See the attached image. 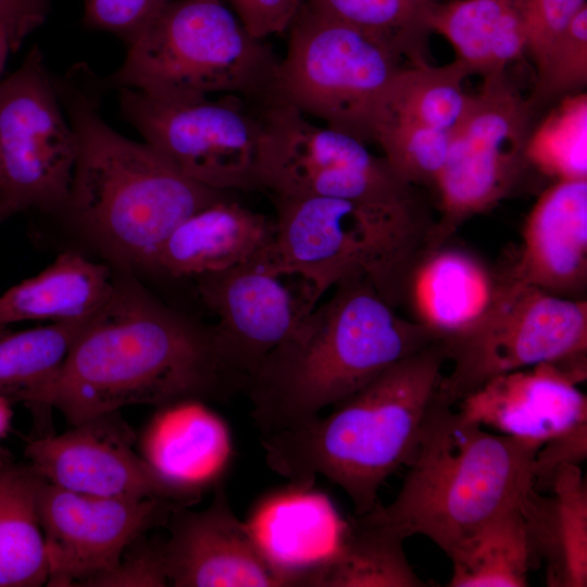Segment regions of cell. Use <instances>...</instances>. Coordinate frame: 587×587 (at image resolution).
<instances>
[{"label": "cell", "instance_id": "d4e9b609", "mask_svg": "<svg viewBox=\"0 0 587 587\" xmlns=\"http://www.w3.org/2000/svg\"><path fill=\"white\" fill-rule=\"evenodd\" d=\"M427 21L446 37L457 60L483 79L507 74L523 57L527 41L516 0H449L433 3Z\"/></svg>", "mask_w": 587, "mask_h": 587}, {"label": "cell", "instance_id": "44dd1931", "mask_svg": "<svg viewBox=\"0 0 587 587\" xmlns=\"http://www.w3.org/2000/svg\"><path fill=\"white\" fill-rule=\"evenodd\" d=\"M313 487L290 482L264 497L246 521L287 586H301L308 573L335 553L347 524L330 499Z\"/></svg>", "mask_w": 587, "mask_h": 587}, {"label": "cell", "instance_id": "f35d334b", "mask_svg": "<svg viewBox=\"0 0 587 587\" xmlns=\"http://www.w3.org/2000/svg\"><path fill=\"white\" fill-rule=\"evenodd\" d=\"M587 458V421L545 441L533 461L534 489L549 491L553 478L563 465H579Z\"/></svg>", "mask_w": 587, "mask_h": 587}, {"label": "cell", "instance_id": "7c38bea8", "mask_svg": "<svg viewBox=\"0 0 587 587\" xmlns=\"http://www.w3.org/2000/svg\"><path fill=\"white\" fill-rule=\"evenodd\" d=\"M118 101L128 123L187 177L213 189H258L255 164L261 116L236 95L218 99L163 102L121 88Z\"/></svg>", "mask_w": 587, "mask_h": 587}, {"label": "cell", "instance_id": "836d02e7", "mask_svg": "<svg viewBox=\"0 0 587 587\" xmlns=\"http://www.w3.org/2000/svg\"><path fill=\"white\" fill-rule=\"evenodd\" d=\"M451 133L416 123L384 121L375 125L372 142L407 182L416 187L437 188L447 161Z\"/></svg>", "mask_w": 587, "mask_h": 587}, {"label": "cell", "instance_id": "8d00e7d4", "mask_svg": "<svg viewBox=\"0 0 587 587\" xmlns=\"http://www.w3.org/2000/svg\"><path fill=\"white\" fill-rule=\"evenodd\" d=\"M173 0H84L83 22L117 36L127 46Z\"/></svg>", "mask_w": 587, "mask_h": 587}, {"label": "cell", "instance_id": "30bf717a", "mask_svg": "<svg viewBox=\"0 0 587 587\" xmlns=\"http://www.w3.org/2000/svg\"><path fill=\"white\" fill-rule=\"evenodd\" d=\"M440 342L453 367L437 395L455 405L496 376L587 358V301L552 296L507 270L483 315Z\"/></svg>", "mask_w": 587, "mask_h": 587}, {"label": "cell", "instance_id": "5b68a950", "mask_svg": "<svg viewBox=\"0 0 587 587\" xmlns=\"http://www.w3.org/2000/svg\"><path fill=\"white\" fill-rule=\"evenodd\" d=\"M437 395L396 498L367 514L404 540L422 535L449 557L498 513L534 489L541 446L487 432Z\"/></svg>", "mask_w": 587, "mask_h": 587}, {"label": "cell", "instance_id": "e0dca14e", "mask_svg": "<svg viewBox=\"0 0 587 587\" xmlns=\"http://www.w3.org/2000/svg\"><path fill=\"white\" fill-rule=\"evenodd\" d=\"M163 540L168 586L287 587L246 522L230 508L224 483L214 487L209 507L173 510Z\"/></svg>", "mask_w": 587, "mask_h": 587}, {"label": "cell", "instance_id": "d6a6232c", "mask_svg": "<svg viewBox=\"0 0 587 587\" xmlns=\"http://www.w3.org/2000/svg\"><path fill=\"white\" fill-rule=\"evenodd\" d=\"M532 168L558 180L587 178V95L576 92L559 102L533 128L526 147Z\"/></svg>", "mask_w": 587, "mask_h": 587}, {"label": "cell", "instance_id": "7bdbcfd3", "mask_svg": "<svg viewBox=\"0 0 587 587\" xmlns=\"http://www.w3.org/2000/svg\"><path fill=\"white\" fill-rule=\"evenodd\" d=\"M12 416L11 400L0 395V438L9 432Z\"/></svg>", "mask_w": 587, "mask_h": 587}, {"label": "cell", "instance_id": "8992f818", "mask_svg": "<svg viewBox=\"0 0 587 587\" xmlns=\"http://www.w3.org/2000/svg\"><path fill=\"white\" fill-rule=\"evenodd\" d=\"M127 47L103 84L163 102L223 93L263 104L280 60L221 0H173Z\"/></svg>", "mask_w": 587, "mask_h": 587}, {"label": "cell", "instance_id": "ab89813d", "mask_svg": "<svg viewBox=\"0 0 587 587\" xmlns=\"http://www.w3.org/2000/svg\"><path fill=\"white\" fill-rule=\"evenodd\" d=\"M243 27L254 37L286 30L304 0H229Z\"/></svg>", "mask_w": 587, "mask_h": 587}, {"label": "cell", "instance_id": "1f68e13d", "mask_svg": "<svg viewBox=\"0 0 587 587\" xmlns=\"http://www.w3.org/2000/svg\"><path fill=\"white\" fill-rule=\"evenodd\" d=\"M303 4L316 15L379 39L409 66L429 64L430 4L423 0H304Z\"/></svg>", "mask_w": 587, "mask_h": 587}, {"label": "cell", "instance_id": "f6af8a7d", "mask_svg": "<svg viewBox=\"0 0 587 587\" xmlns=\"http://www.w3.org/2000/svg\"><path fill=\"white\" fill-rule=\"evenodd\" d=\"M1 192H2V171H1V163H0V201H1ZM1 204H2V202H1Z\"/></svg>", "mask_w": 587, "mask_h": 587}, {"label": "cell", "instance_id": "83f0119b", "mask_svg": "<svg viewBox=\"0 0 587 587\" xmlns=\"http://www.w3.org/2000/svg\"><path fill=\"white\" fill-rule=\"evenodd\" d=\"M522 504L498 513L455 547L448 557L452 575L447 586L528 585V572L536 566Z\"/></svg>", "mask_w": 587, "mask_h": 587}, {"label": "cell", "instance_id": "d590c367", "mask_svg": "<svg viewBox=\"0 0 587 587\" xmlns=\"http://www.w3.org/2000/svg\"><path fill=\"white\" fill-rule=\"evenodd\" d=\"M525 32L526 52L536 64L542 63L586 0H516Z\"/></svg>", "mask_w": 587, "mask_h": 587}, {"label": "cell", "instance_id": "ba28073f", "mask_svg": "<svg viewBox=\"0 0 587 587\" xmlns=\"http://www.w3.org/2000/svg\"><path fill=\"white\" fill-rule=\"evenodd\" d=\"M259 109V190L272 197L340 198L416 220L429 216L417 187L365 142L319 126L286 103L271 100Z\"/></svg>", "mask_w": 587, "mask_h": 587}, {"label": "cell", "instance_id": "60d3db41", "mask_svg": "<svg viewBox=\"0 0 587 587\" xmlns=\"http://www.w3.org/2000/svg\"><path fill=\"white\" fill-rule=\"evenodd\" d=\"M48 4L37 5L0 20V75L10 53L46 20Z\"/></svg>", "mask_w": 587, "mask_h": 587}, {"label": "cell", "instance_id": "2e32d148", "mask_svg": "<svg viewBox=\"0 0 587 587\" xmlns=\"http://www.w3.org/2000/svg\"><path fill=\"white\" fill-rule=\"evenodd\" d=\"M116 411L86 420L61 435L29 441L25 455L45 480L76 492L121 499L157 498L188 507L197 501L158 474L133 448Z\"/></svg>", "mask_w": 587, "mask_h": 587}, {"label": "cell", "instance_id": "7402d4cb", "mask_svg": "<svg viewBox=\"0 0 587 587\" xmlns=\"http://www.w3.org/2000/svg\"><path fill=\"white\" fill-rule=\"evenodd\" d=\"M275 221L230 197L182 221L161 246L152 267L173 277H198L249 260L274 240Z\"/></svg>", "mask_w": 587, "mask_h": 587}, {"label": "cell", "instance_id": "5bb4252c", "mask_svg": "<svg viewBox=\"0 0 587 587\" xmlns=\"http://www.w3.org/2000/svg\"><path fill=\"white\" fill-rule=\"evenodd\" d=\"M271 246L196 277L202 300L217 317L213 327L221 355L246 382L272 350L299 332L321 299L308 278L277 264Z\"/></svg>", "mask_w": 587, "mask_h": 587}, {"label": "cell", "instance_id": "9c48e42d", "mask_svg": "<svg viewBox=\"0 0 587 587\" xmlns=\"http://www.w3.org/2000/svg\"><path fill=\"white\" fill-rule=\"evenodd\" d=\"M271 100L289 104L325 126L372 142L375 115L404 60L386 43L303 3L287 28Z\"/></svg>", "mask_w": 587, "mask_h": 587}, {"label": "cell", "instance_id": "ac0fdd59", "mask_svg": "<svg viewBox=\"0 0 587 587\" xmlns=\"http://www.w3.org/2000/svg\"><path fill=\"white\" fill-rule=\"evenodd\" d=\"M577 377L553 363L496 376L457 403L483 427L542 445L587 421V398Z\"/></svg>", "mask_w": 587, "mask_h": 587}, {"label": "cell", "instance_id": "52a82bcc", "mask_svg": "<svg viewBox=\"0 0 587 587\" xmlns=\"http://www.w3.org/2000/svg\"><path fill=\"white\" fill-rule=\"evenodd\" d=\"M272 199L271 250L279 266L308 278L321 297L339 280L364 274L391 307L403 304L432 224L340 198Z\"/></svg>", "mask_w": 587, "mask_h": 587}, {"label": "cell", "instance_id": "4dcf8cb0", "mask_svg": "<svg viewBox=\"0 0 587 587\" xmlns=\"http://www.w3.org/2000/svg\"><path fill=\"white\" fill-rule=\"evenodd\" d=\"M88 319L25 330L0 328V395L32 410L57 376Z\"/></svg>", "mask_w": 587, "mask_h": 587}, {"label": "cell", "instance_id": "bcb514c9", "mask_svg": "<svg viewBox=\"0 0 587 587\" xmlns=\"http://www.w3.org/2000/svg\"><path fill=\"white\" fill-rule=\"evenodd\" d=\"M423 1H425V2L432 4V3H439V2H442L444 0H423Z\"/></svg>", "mask_w": 587, "mask_h": 587}, {"label": "cell", "instance_id": "7a4b0ae2", "mask_svg": "<svg viewBox=\"0 0 587 587\" xmlns=\"http://www.w3.org/2000/svg\"><path fill=\"white\" fill-rule=\"evenodd\" d=\"M334 288L299 332L247 377L245 391L261 435L319 415L440 339L400 316L364 274L346 277Z\"/></svg>", "mask_w": 587, "mask_h": 587}, {"label": "cell", "instance_id": "f546056e", "mask_svg": "<svg viewBox=\"0 0 587 587\" xmlns=\"http://www.w3.org/2000/svg\"><path fill=\"white\" fill-rule=\"evenodd\" d=\"M469 70L459 60L441 65L404 66L378 105L373 123L400 121L453 133L463 120L471 95L463 89Z\"/></svg>", "mask_w": 587, "mask_h": 587}, {"label": "cell", "instance_id": "484cf974", "mask_svg": "<svg viewBox=\"0 0 587 587\" xmlns=\"http://www.w3.org/2000/svg\"><path fill=\"white\" fill-rule=\"evenodd\" d=\"M114 288L108 266L62 252L39 274L0 295V328L24 321L88 319Z\"/></svg>", "mask_w": 587, "mask_h": 587}, {"label": "cell", "instance_id": "603a6c76", "mask_svg": "<svg viewBox=\"0 0 587 587\" xmlns=\"http://www.w3.org/2000/svg\"><path fill=\"white\" fill-rule=\"evenodd\" d=\"M499 274L460 248L442 245L425 252L411 270L404 300L413 321L441 338L474 324L489 307Z\"/></svg>", "mask_w": 587, "mask_h": 587}, {"label": "cell", "instance_id": "277c9868", "mask_svg": "<svg viewBox=\"0 0 587 587\" xmlns=\"http://www.w3.org/2000/svg\"><path fill=\"white\" fill-rule=\"evenodd\" d=\"M446 355L440 339L384 371L328 415L261 435L267 465L291 483L322 475L373 511L382 485L408 465L436 403Z\"/></svg>", "mask_w": 587, "mask_h": 587}, {"label": "cell", "instance_id": "8fae6325", "mask_svg": "<svg viewBox=\"0 0 587 587\" xmlns=\"http://www.w3.org/2000/svg\"><path fill=\"white\" fill-rule=\"evenodd\" d=\"M483 80L451 134L436 188L439 215L425 252L447 243L464 222L509 197L532 167L526 147L535 113L507 74Z\"/></svg>", "mask_w": 587, "mask_h": 587}, {"label": "cell", "instance_id": "b9f144b4", "mask_svg": "<svg viewBox=\"0 0 587 587\" xmlns=\"http://www.w3.org/2000/svg\"><path fill=\"white\" fill-rule=\"evenodd\" d=\"M42 4H48V0H0V20Z\"/></svg>", "mask_w": 587, "mask_h": 587}, {"label": "cell", "instance_id": "6da1fadb", "mask_svg": "<svg viewBox=\"0 0 587 587\" xmlns=\"http://www.w3.org/2000/svg\"><path fill=\"white\" fill-rule=\"evenodd\" d=\"M245 385L223 360L213 326L115 286L32 411L43 420L57 408L74 426L132 404L225 400Z\"/></svg>", "mask_w": 587, "mask_h": 587}, {"label": "cell", "instance_id": "f1b7e54d", "mask_svg": "<svg viewBox=\"0 0 587 587\" xmlns=\"http://www.w3.org/2000/svg\"><path fill=\"white\" fill-rule=\"evenodd\" d=\"M40 478L30 466L0 470V587L47 584L48 563L36 505Z\"/></svg>", "mask_w": 587, "mask_h": 587}, {"label": "cell", "instance_id": "cb8c5ba5", "mask_svg": "<svg viewBox=\"0 0 587 587\" xmlns=\"http://www.w3.org/2000/svg\"><path fill=\"white\" fill-rule=\"evenodd\" d=\"M532 555L549 587L587 586V485L579 465H563L549 491L522 504Z\"/></svg>", "mask_w": 587, "mask_h": 587}, {"label": "cell", "instance_id": "4316f807", "mask_svg": "<svg viewBox=\"0 0 587 587\" xmlns=\"http://www.w3.org/2000/svg\"><path fill=\"white\" fill-rule=\"evenodd\" d=\"M403 541V538L365 515L349 517L335 553L308 573L301 586H427L410 565Z\"/></svg>", "mask_w": 587, "mask_h": 587}, {"label": "cell", "instance_id": "74e56055", "mask_svg": "<svg viewBox=\"0 0 587 587\" xmlns=\"http://www.w3.org/2000/svg\"><path fill=\"white\" fill-rule=\"evenodd\" d=\"M138 540L137 547L132 549L127 554L125 551L115 567L90 578L84 586H168L163 553V540L154 539L140 542Z\"/></svg>", "mask_w": 587, "mask_h": 587}, {"label": "cell", "instance_id": "e575fe53", "mask_svg": "<svg viewBox=\"0 0 587 587\" xmlns=\"http://www.w3.org/2000/svg\"><path fill=\"white\" fill-rule=\"evenodd\" d=\"M537 79L526 99L535 113L561 100L587 83V4L571 20L567 27L536 68Z\"/></svg>", "mask_w": 587, "mask_h": 587}, {"label": "cell", "instance_id": "ee69618b", "mask_svg": "<svg viewBox=\"0 0 587 587\" xmlns=\"http://www.w3.org/2000/svg\"><path fill=\"white\" fill-rule=\"evenodd\" d=\"M7 217H8V215H7L5 212L3 211L2 205H1V202H0V223H1L2 221H4Z\"/></svg>", "mask_w": 587, "mask_h": 587}, {"label": "cell", "instance_id": "4fadbf2b", "mask_svg": "<svg viewBox=\"0 0 587 587\" xmlns=\"http://www.w3.org/2000/svg\"><path fill=\"white\" fill-rule=\"evenodd\" d=\"M62 109L35 46L0 83L1 202L8 216L65 205L78 145Z\"/></svg>", "mask_w": 587, "mask_h": 587}, {"label": "cell", "instance_id": "d6986e66", "mask_svg": "<svg viewBox=\"0 0 587 587\" xmlns=\"http://www.w3.org/2000/svg\"><path fill=\"white\" fill-rule=\"evenodd\" d=\"M509 272L552 296L586 300L587 178L558 180L532 208Z\"/></svg>", "mask_w": 587, "mask_h": 587}, {"label": "cell", "instance_id": "ffe728a7", "mask_svg": "<svg viewBox=\"0 0 587 587\" xmlns=\"http://www.w3.org/2000/svg\"><path fill=\"white\" fill-rule=\"evenodd\" d=\"M139 447L158 474L197 502L223 482L234 455L226 422L198 399L159 407Z\"/></svg>", "mask_w": 587, "mask_h": 587}, {"label": "cell", "instance_id": "3957f363", "mask_svg": "<svg viewBox=\"0 0 587 587\" xmlns=\"http://www.w3.org/2000/svg\"><path fill=\"white\" fill-rule=\"evenodd\" d=\"M54 83L78 145L64 207L116 259L152 266L182 221L229 197L187 177L147 142L133 141L107 124L96 76L86 65Z\"/></svg>", "mask_w": 587, "mask_h": 587}, {"label": "cell", "instance_id": "7dc6e473", "mask_svg": "<svg viewBox=\"0 0 587 587\" xmlns=\"http://www.w3.org/2000/svg\"><path fill=\"white\" fill-rule=\"evenodd\" d=\"M0 470H1V466H0Z\"/></svg>", "mask_w": 587, "mask_h": 587}, {"label": "cell", "instance_id": "9a60e30c", "mask_svg": "<svg viewBox=\"0 0 587 587\" xmlns=\"http://www.w3.org/2000/svg\"><path fill=\"white\" fill-rule=\"evenodd\" d=\"M37 514L42 530L48 586H84L115 567L143 534L166 526L174 502L105 498L68 490L40 478Z\"/></svg>", "mask_w": 587, "mask_h": 587}]
</instances>
